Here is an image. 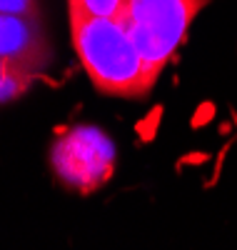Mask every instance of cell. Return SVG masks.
<instances>
[{
  "label": "cell",
  "instance_id": "3",
  "mask_svg": "<svg viewBox=\"0 0 237 250\" xmlns=\"http://www.w3.org/2000/svg\"><path fill=\"white\" fill-rule=\"evenodd\" d=\"M55 175L73 190L93 193L110 180L115 168V145L102 130L80 125L53 145Z\"/></svg>",
  "mask_w": 237,
  "mask_h": 250
},
{
  "label": "cell",
  "instance_id": "4",
  "mask_svg": "<svg viewBox=\"0 0 237 250\" xmlns=\"http://www.w3.org/2000/svg\"><path fill=\"white\" fill-rule=\"evenodd\" d=\"M48 40L38 18L0 15V60L18 70H33L48 60Z\"/></svg>",
  "mask_w": 237,
  "mask_h": 250
},
{
  "label": "cell",
  "instance_id": "2",
  "mask_svg": "<svg viewBox=\"0 0 237 250\" xmlns=\"http://www.w3.org/2000/svg\"><path fill=\"white\" fill-rule=\"evenodd\" d=\"M210 0H127L125 10L118 15L127 35L147 65L158 78L162 68L185 43V35L198 13Z\"/></svg>",
  "mask_w": 237,
  "mask_h": 250
},
{
  "label": "cell",
  "instance_id": "11",
  "mask_svg": "<svg viewBox=\"0 0 237 250\" xmlns=\"http://www.w3.org/2000/svg\"><path fill=\"white\" fill-rule=\"evenodd\" d=\"M232 125L237 128V113H235V110H232Z\"/></svg>",
  "mask_w": 237,
  "mask_h": 250
},
{
  "label": "cell",
  "instance_id": "9",
  "mask_svg": "<svg viewBox=\"0 0 237 250\" xmlns=\"http://www.w3.org/2000/svg\"><path fill=\"white\" fill-rule=\"evenodd\" d=\"M207 160V153H190L187 158H182V165H187V163H205Z\"/></svg>",
  "mask_w": 237,
  "mask_h": 250
},
{
  "label": "cell",
  "instance_id": "6",
  "mask_svg": "<svg viewBox=\"0 0 237 250\" xmlns=\"http://www.w3.org/2000/svg\"><path fill=\"white\" fill-rule=\"evenodd\" d=\"M0 15L38 18V0H0Z\"/></svg>",
  "mask_w": 237,
  "mask_h": 250
},
{
  "label": "cell",
  "instance_id": "8",
  "mask_svg": "<svg viewBox=\"0 0 237 250\" xmlns=\"http://www.w3.org/2000/svg\"><path fill=\"white\" fill-rule=\"evenodd\" d=\"M212 118H215V105H212V103H202V105L195 110V115H192L190 125H192V128H202V125H207Z\"/></svg>",
  "mask_w": 237,
  "mask_h": 250
},
{
  "label": "cell",
  "instance_id": "10",
  "mask_svg": "<svg viewBox=\"0 0 237 250\" xmlns=\"http://www.w3.org/2000/svg\"><path fill=\"white\" fill-rule=\"evenodd\" d=\"M220 133H222V135L230 133V123H222V125H220Z\"/></svg>",
  "mask_w": 237,
  "mask_h": 250
},
{
  "label": "cell",
  "instance_id": "5",
  "mask_svg": "<svg viewBox=\"0 0 237 250\" xmlns=\"http://www.w3.org/2000/svg\"><path fill=\"white\" fill-rule=\"evenodd\" d=\"M70 20H88V18H118L127 0H68Z\"/></svg>",
  "mask_w": 237,
  "mask_h": 250
},
{
  "label": "cell",
  "instance_id": "1",
  "mask_svg": "<svg viewBox=\"0 0 237 250\" xmlns=\"http://www.w3.org/2000/svg\"><path fill=\"white\" fill-rule=\"evenodd\" d=\"M70 28L75 53L100 93L135 98L155 85L120 18L70 20Z\"/></svg>",
  "mask_w": 237,
  "mask_h": 250
},
{
  "label": "cell",
  "instance_id": "7",
  "mask_svg": "<svg viewBox=\"0 0 237 250\" xmlns=\"http://www.w3.org/2000/svg\"><path fill=\"white\" fill-rule=\"evenodd\" d=\"M160 118H162V105H158V108H153L147 113V118L145 120H140L138 125H135V130H138V135L145 140V143H150L155 135H158V125H160Z\"/></svg>",
  "mask_w": 237,
  "mask_h": 250
}]
</instances>
